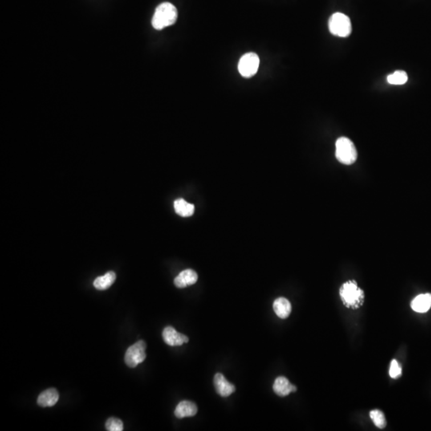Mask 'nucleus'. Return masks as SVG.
<instances>
[{
    "mask_svg": "<svg viewBox=\"0 0 431 431\" xmlns=\"http://www.w3.org/2000/svg\"><path fill=\"white\" fill-rule=\"evenodd\" d=\"M177 19V10L170 2H163L155 10L152 25L156 30H162L174 24Z\"/></svg>",
    "mask_w": 431,
    "mask_h": 431,
    "instance_id": "f257e3e1",
    "label": "nucleus"
},
{
    "mask_svg": "<svg viewBox=\"0 0 431 431\" xmlns=\"http://www.w3.org/2000/svg\"><path fill=\"white\" fill-rule=\"evenodd\" d=\"M340 297L343 304L349 308H359L363 303L364 292L355 281H347L341 287Z\"/></svg>",
    "mask_w": 431,
    "mask_h": 431,
    "instance_id": "f03ea898",
    "label": "nucleus"
},
{
    "mask_svg": "<svg viewBox=\"0 0 431 431\" xmlns=\"http://www.w3.org/2000/svg\"><path fill=\"white\" fill-rule=\"evenodd\" d=\"M335 156L343 164H352L357 160L358 152L352 141L342 137L335 143Z\"/></svg>",
    "mask_w": 431,
    "mask_h": 431,
    "instance_id": "7ed1b4c3",
    "label": "nucleus"
},
{
    "mask_svg": "<svg viewBox=\"0 0 431 431\" xmlns=\"http://www.w3.org/2000/svg\"><path fill=\"white\" fill-rule=\"evenodd\" d=\"M328 28L333 35L346 38L349 36L352 31L351 19L343 13H335L329 19Z\"/></svg>",
    "mask_w": 431,
    "mask_h": 431,
    "instance_id": "20e7f679",
    "label": "nucleus"
},
{
    "mask_svg": "<svg viewBox=\"0 0 431 431\" xmlns=\"http://www.w3.org/2000/svg\"><path fill=\"white\" fill-rule=\"evenodd\" d=\"M146 344L144 341L140 340L132 345L127 349L125 355V362L128 367L134 368L144 361Z\"/></svg>",
    "mask_w": 431,
    "mask_h": 431,
    "instance_id": "39448f33",
    "label": "nucleus"
},
{
    "mask_svg": "<svg viewBox=\"0 0 431 431\" xmlns=\"http://www.w3.org/2000/svg\"><path fill=\"white\" fill-rule=\"evenodd\" d=\"M259 66L260 58L258 55L255 53H247L239 61V72L245 78H251L257 74Z\"/></svg>",
    "mask_w": 431,
    "mask_h": 431,
    "instance_id": "423d86ee",
    "label": "nucleus"
},
{
    "mask_svg": "<svg viewBox=\"0 0 431 431\" xmlns=\"http://www.w3.org/2000/svg\"><path fill=\"white\" fill-rule=\"evenodd\" d=\"M163 339L164 343L171 347L175 346H181L184 343L189 342V338L186 335H183L181 333L177 332L172 327L168 326L163 330Z\"/></svg>",
    "mask_w": 431,
    "mask_h": 431,
    "instance_id": "0eeeda50",
    "label": "nucleus"
},
{
    "mask_svg": "<svg viewBox=\"0 0 431 431\" xmlns=\"http://www.w3.org/2000/svg\"><path fill=\"white\" fill-rule=\"evenodd\" d=\"M213 383L217 393L222 397H229L236 391L235 386L229 383L221 373L215 375Z\"/></svg>",
    "mask_w": 431,
    "mask_h": 431,
    "instance_id": "6e6552de",
    "label": "nucleus"
},
{
    "mask_svg": "<svg viewBox=\"0 0 431 431\" xmlns=\"http://www.w3.org/2000/svg\"><path fill=\"white\" fill-rule=\"evenodd\" d=\"M198 276L192 269H186L181 272L174 279V285L179 288H184L197 283Z\"/></svg>",
    "mask_w": 431,
    "mask_h": 431,
    "instance_id": "1a4fd4ad",
    "label": "nucleus"
},
{
    "mask_svg": "<svg viewBox=\"0 0 431 431\" xmlns=\"http://www.w3.org/2000/svg\"><path fill=\"white\" fill-rule=\"evenodd\" d=\"M273 391L281 397H285L291 392H295L296 387L291 384L288 379L281 376L276 379L275 383L273 384Z\"/></svg>",
    "mask_w": 431,
    "mask_h": 431,
    "instance_id": "9d476101",
    "label": "nucleus"
},
{
    "mask_svg": "<svg viewBox=\"0 0 431 431\" xmlns=\"http://www.w3.org/2000/svg\"><path fill=\"white\" fill-rule=\"evenodd\" d=\"M431 307V294L426 293L415 297L411 302V308L419 313H425Z\"/></svg>",
    "mask_w": 431,
    "mask_h": 431,
    "instance_id": "9b49d317",
    "label": "nucleus"
},
{
    "mask_svg": "<svg viewBox=\"0 0 431 431\" xmlns=\"http://www.w3.org/2000/svg\"><path fill=\"white\" fill-rule=\"evenodd\" d=\"M197 413V407L194 403L190 401H182L179 403L175 409L174 414L178 419L193 417Z\"/></svg>",
    "mask_w": 431,
    "mask_h": 431,
    "instance_id": "f8f14e48",
    "label": "nucleus"
},
{
    "mask_svg": "<svg viewBox=\"0 0 431 431\" xmlns=\"http://www.w3.org/2000/svg\"><path fill=\"white\" fill-rule=\"evenodd\" d=\"M58 399H59V395L56 389L50 388L42 392L38 396L37 402L40 407H51L58 403Z\"/></svg>",
    "mask_w": 431,
    "mask_h": 431,
    "instance_id": "ddd939ff",
    "label": "nucleus"
},
{
    "mask_svg": "<svg viewBox=\"0 0 431 431\" xmlns=\"http://www.w3.org/2000/svg\"><path fill=\"white\" fill-rule=\"evenodd\" d=\"M273 309L277 316L281 319H286L291 311V305L287 299L281 297L276 299L273 303Z\"/></svg>",
    "mask_w": 431,
    "mask_h": 431,
    "instance_id": "4468645a",
    "label": "nucleus"
},
{
    "mask_svg": "<svg viewBox=\"0 0 431 431\" xmlns=\"http://www.w3.org/2000/svg\"><path fill=\"white\" fill-rule=\"evenodd\" d=\"M115 280H116V274L114 272H109L103 277L96 278L94 282V286L98 290L103 291L111 287V285L115 283Z\"/></svg>",
    "mask_w": 431,
    "mask_h": 431,
    "instance_id": "2eb2a0df",
    "label": "nucleus"
},
{
    "mask_svg": "<svg viewBox=\"0 0 431 431\" xmlns=\"http://www.w3.org/2000/svg\"><path fill=\"white\" fill-rule=\"evenodd\" d=\"M174 209L176 213L181 217H190L194 213L195 207L190 203L185 201L184 199H177L174 201Z\"/></svg>",
    "mask_w": 431,
    "mask_h": 431,
    "instance_id": "dca6fc26",
    "label": "nucleus"
},
{
    "mask_svg": "<svg viewBox=\"0 0 431 431\" xmlns=\"http://www.w3.org/2000/svg\"><path fill=\"white\" fill-rule=\"evenodd\" d=\"M407 80H408V76L407 73L403 70H397L387 77V82L391 85L400 86V85L405 84Z\"/></svg>",
    "mask_w": 431,
    "mask_h": 431,
    "instance_id": "f3484780",
    "label": "nucleus"
},
{
    "mask_svg": "<svg viewBox=\"0 0 431 431\" xmlns=\"http://www.w3.org/2000/svg\"><path fill=\"white\" fill-rule=\"evenodd\" d=\"M370 417L373 420L375 425L379 428L383 429L387 426V420H386L384 414L379 410H374L370 412Z\"/></svg>",
    "mask_w": 431,
    "mask_h": 431,
    "instance_id": "a211bd4d",
    "label": "nucleus"
},
{
    "mask_svg": "<svg viewBox=\"0 0 431 431\" xmlns=\"http://www.w3.org/2000/svg\"><path fill=\"white\" fill-rule=\"evenodd\" d=\"M106 428L109 431H122L124 429V426L120 419L110 418L106 423Z\"/></svg>",
    "mask_w": 431,
    "mask_h": 431,
    "instance_id": "6ab92c4d",
    "label": "nucleus"
},
{
    "mask_svg": "<svg viewBox=\"0 0 431 431\" xmlns=\"http://www.w3.org/2000/svg\"><path fill=\"white\" fill-rule=\"evenodd\" d=\"M402 375V368L399 366L397 360L393 359L391 361V367H390V375L392 379H398Z\"/></svg>",
    "mask_w": 431,
    "mask_h": 431,
    "instance_id": "aec40b11",
    "label": "nucleus"
}]
</instances>
